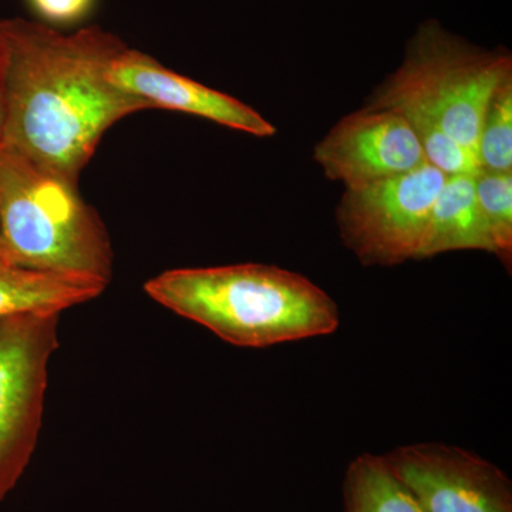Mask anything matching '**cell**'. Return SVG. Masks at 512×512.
I'll list each match as a JSON object with an SVG mask.
<instances>
[{
	"instance_id": "7c38bea8",
	"label": "cell",
	"mask_w": 512,
	"mask_h": 512,
	"mask_svg": "<svg viewBox=\"0 0 512 512\" xmlns=\"http://www.w3.org/2000/svg\"><path fill=\"white\" fill-rule=\"evenodd\" d=\"M343 504V512H423L386 458L375 454H363L350 463Z\"/></svg>"
},
{
	"instance_id": "2e32d148",
	"label": "cell",
	"mask_w": 512,
	"mask_h": 512,
	"mask_svg": "<svg viewBox=\"0 0 512 512\" xmlns=\"http://www.w3.org/2000/svg\"><path fill=\"white\" fill-rule=\"evenodd\" d=\"M3 128H5V99H3L2 69H0V147L3 144Z\"/></svg>"
},
{
	"instance_id": "6da1fadb",
	"label": "cell",
	"mask_w": 512,
	"mask_h": 512,
	"mask_svg": "<svg viewBox=\"0 0 512 512\" xmlns=\"http://www.w3.org/2000/svg\"><path fill=\"white\" fill-rule=\"evenodd\" d=\"M126 47L99 26L64 35L45 23L0 20L2 147L77 184L104 133L151 109L111 80Z\"/></svg>"
},
{
	"instance_id": "277c9868",
	"label": "cell",
	"mask_w": 512,
	"mask_h": 512,
	"mask_svg": "<svg viewBox=\"0 0 512 512\" xmlns=\"http://www.w3.org/2000/svg\"><path fill=\"white\" fill-rule=\"evenodd\" d=\"M511 77L507 53L487 52L439 23H424L407 46L402 66L375 90L365 109L430 121L477 156L488 101Z\"/></svg>"
},
{
	"instance_id": "30bf717a",
	"label": "cell",
	"mask_w": 512,
	"mask_h": 512,
	"mask_svg": "<svg viewBox=\"0 0 512 512\" xmlns=\"http://www.w3.org/2000/svg\"><path fill=\"white\" fill-rule=\"evenodd\" d=\"M107 282L90 276L35 271L0 262V319L20 315H60L92 301Z\"/></svg>"
},
{
	"instance_id": "ba28073f",
	"label": "cell",
	"mask_w": 512,
	"mask_h": 512,
	"mask_svg": "<svg viewBox=\"0 0 512 512\" xmlns=\"http://www.w3.org/2000/svg\"><path fill=\"white\" fill-rule=\"evenodd\" d=\"M329 180L346 190L409 173L426 164L413 128L402 114L363 109L343 117L313 153Z\"/></svg>"
},
{
	"instance_id": "52a82bcc",
	"label": "cell",
	"mask_w": 512,
	"mask_h": 512,
	"mask_svg": "<svg viewBox=\"0 0 512 512\" xmlns=\"http://www.w3.org/2000/svg\"><path fill=\"white\" fill-rule=\"evenodd\" d=\"M384 458L423 512H512L511 481L464 448L410 444Z\"/></svg>"
},
{
	"instance_id": "3957f363",
	"label": "cell",
	"mask_w": 512,
	"mask_h": 512,
	"mask_svg": "<svg viewBox=\"0 0 512 512\" xmlns=\"http://www.w3.org/2000/svg\"><path fill=\"white\" fill-rule=\"evenodd\" d=\"M0 244L8 264L109 284L113 249L77 184L0 147Z\"/></svg>"
},
{
	"instance_id": "4fadbf2b",
	"label": "cell",
	"mask_w": 512,
	"mask_h": 512,
	"mask_svg": "<svg viewBox=\"0 0 512 512\" xmlns=\"http://www.w3.org/2000/svg\"><path fill=\"white\" fill-rule=\"evenodd\" d=\"M476 197L491 244V254L505 265L512 256V173L478 171Z\"/></svg>"
},
{
	"instance_id": "8992f818",
	"label": "cell",
	"mask_w": 512,
	"mask_h": 512,
	"mask_svg": "<svg viewBox=\"0 0 512 512\" xmlns=\"http://www.w3.org/2000/svg\"><path fill=\"white\" fill-rule=\"evenodd\" d=\"M446 178L426 163L409 173L346 190L336 212L343 241L366 265L417 259L431 208Z\"/></svg>"
},
{
	"instance_id": "e0dca14e",
	"label": "cell",
	"mask_w": 512,
	"mask_h": 512,
	"mask_svg": "<svg viewBox=\"0 0 512 512\" xmlns=\"http://www.w3.org/2000/svg\"><path fill=\"white\" fill-rule=\"evenodd\" d=\"M0 262H5V261H3V256H2V244H0Z\"/></svg>"
},
{
	"instance_id": "8fae6325",
	"label": "cell",
	"mask_w": 512,
	"mask_h": 512,
	"mask_svg": "<svg viewBox=\"0 0 512 512\" xmlns=\"http://www.w3.org/2000/svg\"><path fill=\"white\" fill-rule=\"evenodd\" d=\"M476 175L446 178L431 208L417 259L451 251L491 252L490 239L477 204Z\"/></svg>"
},
{
	"instance_id": "5b68a950",
	"label": "cell",
	"mask_w": 512,
	"mask_h": 512,
	"mask_svg": "<svg viewBox=\"0 0 512 512\" xmlns=\"http://www.w3.org/2000/svg\"><path fill=\"white\" fill-rule=\"evenodd\" d=\"M60 315L0 319V501L29 466L42 427Z\"/></svg>"
},
{
	"instance_id": "9c48e42d",
	"label": "cell",
	"mask_w": 512,
	"mask_h": 512,
	"mask_svg": "<svg viewBox=\"0 0 512 512\" xmlns=\"http://www.w3.org/2000/svg\"><path fill=\"white\" fill-rule=\"evenodd\" d=\"M110 74L120 89L146 101L151 109L181 111L255 137L275 136L276 128L252 107L171 72L154 57L128 46L111 64Z\"/></svg>"
},
{
	"instance_id": "9a60e30c",
	"label": "cell",
	"mask_w": 512,
	"mask_h": 512,
	"mask_svg": "<svg viewBox=\"0 0 512 512\" xmlns=\"http://www.w3.org/2000/svg\"><path fill=\"white\" fill-rule=\"evenodd\" d=\"M33 10L46 20L57 25L79 22L89 15L94 0H28Z\"/></svg>"
},
{
	"instance_id": "5bb4252c",
	"label": "cell",
	"mask_w": 512,
	"mask_h": 512,
	"mask_svg": "<svg viewBox=\"0 0 512 512\" xmlns=\"http://www.w3.org/2000/svg\"><path fill=\"white\" fill-rule=\"evenodd\" d=\"M477 158L481 171L512 173V77L488 101L478 137Z\"/></svg>"
},
{
	"instance_id": "7a4b0ae2",
	"label": "cell",
	"mask_w": 512,
	"mask_h": 512,
	"mask_svg": "<svg viewBox=\"0 0 512 512\" xmlns=\"http://www.w3.org/2000/svg\"><path fill=\"white\" fill-rule=\"evenodd\" d=\"M144 289L164 308L241 348L318 338L339 328L338 305L328 293L278 266L173 269Z\"/></svg>"
}]
</instances>
